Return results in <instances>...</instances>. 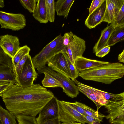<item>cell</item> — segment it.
Instances as JSON below:
<instances>
[{"instance_id": "obj_34", "label": "cell", "mask_w": 124, "mask_h": 124, "mask_svg": "<svg viewBox=\"0 0 124 124\" xmlns=\"http://www.w3.org/2000/svg\"><path fill=\"white\" fill-rule=\"evenodd\" d=\"M105 0H93L89 9L90 14L100 7Z\"/></svg>"}, {"instance_id": "obj_21", "label": "cell", "mask_w": 124, "mask_h": 124, "mask_svg": "<svg viewBox=\"0 0 124 124\" xmlns=\"http://www.w3.org/2000/svg\"><path fill=\"white\" fill-rule=\"evenodd\" d=\"M0 121L2 124H18L16 116L11 113L0 105Z\"/></svg>"}, {"instance_id": "obj_39", "label": "cell", "mask_w": 124, "mask_h": 124, "mask_svg": "<svg viewBox=\"0 0 124 124\" xmlns=\"http://www.w3.org/2000/svg\"><path fill=\"white\" fill-rule=\"evenodd\" d=\"M60 122L59 118L54 119L49 121L41 124H60Z\"/></svg>"}, {"instance_id": "obj_42", "label": "cell", "mask_w": 124, "mask_h": 124, "mask_svg": "<svg viewBox=\"0 0 124 124\" xmlns=\"http://www.w3.org/2000/svg\"><path fill=\"white\" fill-rule=\"evenodd\" d=\"M60 124H75V122L74 123H60Z\"/></svg>"}, {"instance_id": "obj_40", "label": "cell", "mask_w": 124, "mask_h": 124, "mask_svg": "<svg viewBox=\"0 0 124 124\" xmlns=\"http://www.w3.org/2000/svg\"><path fill=\"white\" fill-rule=\"evenodd\" d=\"M118 59L119 61L123 63H124V50L119 55Z\"/></svg>"}, {"instance_id": "obj_17", "label": "cell", "mask_w": 124, "mask_h": 124, "mask_svg": "<svg viewBox=\"0 0 124 124\" xmlns=\"http://www.w3.org/2000/svg\"><path fill=\"white\" fill-rule=\"evenodd\" d=\"M115 28L114 25L112 23L102 31L99 39L93 48V53H96L106 46L110 37Z\"/></svg>"}, {"instance_id": "obj_24", "label": "cell", "mask_w": 124, "mask_h": 124, "mask_svg": "<svg viewBox=\"0 0 124 124\" xmlns=\"http://www.w3.org/2000/svg\"><path fill=\"white\" fill-rule=\"evenodd\" d=\"M95 91L102 94L106 101V104L109 102L124 99V92L120 93L114 94L99 90L93 87Z\"/></svg>"}, {"instance_id": "obj_30", "label": "cell", "mask_w": 124, "mask_h": 124, "mask_svg": "<svg viewBox=\"0 0 124 124\" xmlns=\"http://www.w3.org/2000/svg\"><path fill=\"white\" fill-rule=\"evenodd\" d=\"M66 59L68 67L70 72L71 79L73 80L76 79L79 76V71L72 63L66 54L63 53Z\"/></svg>"}, {"instance_id": "obj_1", "label": "cell", "mask_w": 124, "mask_h": 124, "mask_svg": "<svg viewBox=\"0 0 124 124\" xmlns=\"http://www.w3.org/2000/svg\"><path fill=\"white\" fill-rule=\"evenodd\" d=\"M54 96L51 91L39 84L23 87L13 83L2 97L6 109L11 114L35 117Z\"/></svg>"}, {"instance_id": "obj_15", "label": "cell", "mask_w": 124, "mask_h": 124, "mask_svg": "<svg viewBox=\"0 0 124 124\" xmlns=\"http://www.w3.org/2000/svg\"><path fill=\"white\" fill-rule=\"evenodd\" d=\"M106 0L102 5L91 13L85 20V25L88 28H94L102 22L106 9Z\"/></svg>"}, {"instance_id": "obj_6", "label": "cell", "mask_w": 124, "mask_h": 124, "mask_svg": "<svg viewBox=\"0 0 124 124\" xmlns=\"http://www.w3.org/2000/svg\"><path fill=\"white\" fill-rule=\"evenodd\" d=\"M59 118L64 123L78 122L83 124L87 123L84 116L67 104L65 101L58 100Z\"/></svg>"}, {"instance_id": "obj_44", "label": "cell", "mask_w": 124, "mask_h": 124, "mask_svg": "<svg viewBox=\"0 0 124 124\" xmlns=\"http://www.w3.org/2000/svg\"><path fill=\"white\" fill-rule=\"evenodd\" d=\"M1 38V35H0V41Z\"/></svg>"}, {"instance_id": "obj_10", "label": "cell", "mask_w": 124, "mask_h": 124, "mask_svg": "<svg viewBox=\"0 0 124 124\" xmlns=\"http://www.w3.org/2000/svg\"><path fill=\"white\" fill-rule=\"evenodd\" d=\"M58 100L54 96L44 106L38 117L36 118L37 124H41L59 118Z\"/></svg>"}, {"instance_id": "obj_9", "label": "cell", "mask_w": 124, "mask_h": 124, "mask_svg": "<svg viewBox=\"0 0 124 124\" xmlns=\"http://www.w3.org/2000/svg\"><path fill=\"white\" fill-rule=\"evenodd\" d=\"M108 114L105 117L112 124H124V99L108 102L104 106Z\"/></svg>"}, {"instance_id": "obj_7", "label": "cell", "mask_w": 124, "mask_h": 124, "mask_svg": "<svg viewBox=\"0 0 124 124\" xmlns=\"http://www.w3.org/2000/svg\"><path fill=\"white\" fill-rule=\"evenodd\" d=\"M0 80L7 81L19 85L12 58L0 47Z\"/></svg>"}, {"instance_id": "obj_5", "label": "cell", "mask_w": 124, "mask_h": 124, "mask_svg": "<svg viewBox=\"0 0 124 124\" xmlns=\"http://www.w3.org/2000/svg\"><path fill=\"white\" fill-rule=\"evenodd\" d=\"M0 25L1 28L18 31L26 26V19L25 16L22 14L0 11Z\"/></svg>"}, {"instance_id": "obj_33", "label": "cell", "mask_w": 124, "mask_h": 124, "mask_svg": "<svg viewBox=\"0 0 124 124\" xmlns=\"http://www.w3.org/2000/svg\"><path fill=\"white\" fill-rule=\"evenodd\" d=\"M66 103L75 110L84 116L86 115L81 105V103L76 101L74 102H70L66 101Z\"/></svg>"}, {"instance_id": "obj_26", "label": "cell", "mask_w": 124, "mask_h": 124, "mask_svg": "<svg viewBox=\"0 0 124 124\" xmlns=\"http://www.w3.org/2000/svg\"><path fill=\"white\" fill-rule=\"evenodd\" d=\"M44 77L41 81L43 87L55 88L62 86L58 81L51 76L46 73H44Z\"/></svg>"}, {"instance_id": "obj_38", "label": "cell", "mask_w": 124, "mask_h": 124, "mask_svg": "<svg viewBox=\"0 0 124 124\" xmlns=\"http://www.w3.org/2000/svg\"><path fill=\"white\" fill-rule=\"evenodd\" d=\"M84 116L86 120L87 123L89 124H101L100 121L91 116L86 115Z\"/></svg>"}, {"instance_id": "obj_27", "label": "cell", "mask_w": 124, "mask_h": 124, "mask_svg": "<svg viewBox=\"0 0 124 124\" xmlns=\"http://www.w3.org/2000/svg\"><path fill=\"white\" fill-rule=\"evenodd\" d=\"M81 105L86 115L91 116L100 122H102L105 115L84 104L81 103Z\"/></svg>"}, {"instance_id": "obj_45", "label": "cell", "mask_w": 124, "mask_h": 124, "mask_svg": "<svg viewBox=\"0 0 124 124\" xmlns=\"http://www.w3.org/2000/svg\"><path fill=\"white\" fill-rule=\"evenodd\" d=\"M0 124H1V122H0Z\"/></svg>"}, {"instance_id": "obj_20", "label": "cell", "mask_w": 124, "mask_h": 124, "mask_svg": "<svg viewBox=\"0 0 124 124\" xmlns=\"http://www.w3.org/2000/svg\"><path fill=\"white\" fill-rule=\"evenodd\" d=\"M124 39V25L115 28L113 31L106 46H111Z\"/></svg>"}, {"instance_id": "obj_43", "label": "cell", "mask_w": 124, "mask_h": 124, "mask_svg": "<svg viewBox=\"0 0 124 124\" xmlns=\"http://www.w3.org/2000/svg\"><path fill=\"white\" fill-rule=\"evenodd\" d=\"M75 124H83L81 123H77V122H75Z\"/></svg>"}, {"instance_id": "obj_22", "label": "cell", "mask_w": 124, "mask_h": 124, "mask_svg": "<svg viewBox=\"0 0 124 124\" xmlns=\"http://www.w3.org/2000/svg\"><path fill=\"white\" fill-rule=\"evenodd\" d=\"M31 49L25 45L21 47L14 56L12 58L13 66L14 69L19 62L26 55L29 54Z\"/></svg>"}, {"instance_id": "obj_35", "label": "cell", "mask_w": 124, "mask_h": 124, "mask_svg": "<svg viewBox=\"0 0 124 124\" xmlns=\"http://www.w3.org/2000/svg\"><path fill=\"white\" fill-rule=\"evenodd\" d=\"M74 34L71 32L65 33L63 36V44L64 48L66 47L72 39Z\"/></svg>"}, {"instance_id": "obj_11", "label": "cell", "mask_w": 124, "mask_h": 124, "mask_svg": "<svg viewBox=\"0 0 124 124\" xmlns=\"http://www.w3.org/2000/svg\"><path fill=\"white\" fill-rule=\"evenodd\" d=\"M86 48L85 41L83 39L74 34L68 45L64 48L66 53L72 63L78 57L82 56Z\"/></svg>"}, {"instance_id": "obj_3", "label": "cell", "mask_w": 124, "mask_h": 124, "mask_svg": "<svg viewBox=\"0 0 124 124\" xmlns=\"http://www.w3.org/2000/svg\"><path fill=\"white\" fill-rule=\"evenodd\" d=\"M63 36L59 35L32 58L35 69L46 66L47 60L56 54L62 52L65 53L63 44Z\"/></svg>"}, {"instance_id": "obj_8", "label": "cell", "mask_w": 124, "mask_h": 124, "mask_svg": "<svg viewBox=\"0 0 124 124\" xmlns=\"http://www.w3.org/2000/svg\"><path fill=\"white\" fill-rule=\"evenodd\" d=\"M35 69L32 58L29 55L21 72L17 77L19 86L27 87L33 85L34 82L38 76Z\"/></svg>"}, {"instance_id": "obj_32", "label": "cell", "mask_w": 124, "mask_h": 124, "mask_svg": "<svg viewBox=\"0 0 124 124\" xmlns=\"http://www.w3.org/2000/svg\"><path fill=\"white\" fill-rule=\"evenodd\" d=\"M29 55V54L25 55L19 62L15 68V71L17 77L21 72Z\"/></svg>"}, {"instance_id": "obj_2", "label": "cell", "mask_w": 124, "mask_h": 124, "mask_svg": "<svg viewBox=\"0 0 124 124\" xmlns=\"http://www.w3.org/2000/svg\"><path fill=\"white\" fill-rule=\"evenodd\" d=\"M124 75V66L118 62L110 63L80 72L79 76L83 79L109 84L120 79Z\"/></svg>"}, {"instance_id": "obj_28", "label": "cell", "mask_w": 124, "mask_h": 124, "mask_svg": "<svg viewBox=\"0 0 124 124\" xmlns=\"http://www.w3.org/2000/svg\"><path fill=\"white\" fill-rule=\"evenodd\" d=\"M18 124H37L36 117L19 115H16Z\"/></svg>"}, {"instance_id": "obj_18", "label": "cell", "mask_w": 124, "mask_h": 124, "mask_svg": "<svg viewBox=\"0 0 124 124\" xmlns=\"http://www.w3.org/2000/svg\"><path fill=\"white\" fill-rule=\"evenodd\" d=\"M74 0H58L55 2V11L59 16L67 18Z\"/></svg>"}, {"instance_id": "obj_16", "label": "cell", "mask_w": 124, "mask_h": 124, "mask_svg": "<svg viewBox=\"0 0 124 124\" xmlns=\"http://www.w3.org/2000/svg\"><path fill=\"white\" fill-rule=\"evenodd\" d=\"M109 63L108 62L90 59L82 56L78 57L76 59L74 65L79 72H80L86 70Z\"/></svg>"}, {"instance_id": "obj_12", "label": "cell", "mask_w": 124, "mask_h": 124, "mask_svg": "<svg viewBox=\"0 0 124 124\" xmlns=\"http://www.w3.org/2000/svg\"><path fill=\"white\" fill-rule=\"evenodd\" d=\"M63 53L55 55L47 60L48 67L54 71L71 79V77L67 62Z\"/></svg>"}, {"instance_id": "obj_23", "label": "cell", "mask_w": 124, "mask_h": 124, "mask_svg": "<svg viewBox=\"0 0 124 124\" xmlns=\"http://www.w3.org/2000/svg\"><path fill=\"white\" fill-rule=\"evenodd\" d=\"M46 15L48 21L54 22L55 19V9L54 0H45Z\"/></svg>"}, {"instance_id": "obj_36", "label": "cell", "mask_w": 124, "mask_h": 124, "mask_svg": "<svg viewBox=\"0 0 124 124\" xmlns=\"http://www.w3.org/2000/svg\"><path fill=\"white\" fill-rule=\"evenodd\" d=\"M13 83L8 81L0 80V96L2 97L4 91Z\"/></svg>"}, {"instance_id": "obj_4", "label": "cell", "mask_w": 124, "mask_h": 124, "mask_svg": "<svg viewBox=\"0 0 124 124\" xmlns=\"http://www.w3.org/2000/svg\"><path fill=\"white\" fill-rule=\"evenodd\" d=\"M37 70L39 74L46 73L57 80L61 85L63 92L68 96L72 98H76L79 94L75 83L69 77L54 71L46 66L37 68Z\"/></svg>"}, {"instance_id": "obj_37", "label": "cell", "mask_w": 124, "mask_h": 124, "mask_svg": "<svg viewBox=\"0 0 124 124\" xmlns=\"http://www.w3.org/2000/svg\"><path fill=\"white\" fill-rule=\"evenodd\" d=\"M110 46H106L95 53L97 56L102 58L107 54L110 51Z\"/></svg>"}, {"instance_id": "obj_31", "label": "cell", "mask_w": 124, "mask_h": 124, "mask_svg": "<svg viewBox=\"0 0 124 124\" xmlns=\"http://www.w3.org/2000/svg\"><path fill=\"white\" fill-rule=\"evenodd\" d=\"M37 0H19V1L24 8L30 13H33L36 8Z\"/></svg>"}, {"instance_id": "obj_19", "label": "cell", "mask_w": 124, "mask_h": 124, "mask_svg": "<svg viewBox=\"0 0 124 124\" xmlns=\"http://www.w3.org/2000/svg\"><path fill=\"white\" fill-rule=\"evenodd\" d=\"M35 19L40 23L46 24L48 21L46 13L45 0H38L36 8L33 13Z\"/></svg>"}, {"instance_id": "obj_29", "label": "cell", "mask_w": 124, "mask_h": 124, "mask_svg": "<svg viewBox=\"0 0 124 124\" xmlns=\"http://www.w3.org/2000/svg\"><path fill=\"white\" fill-rule=\"evenodd\" d=\"M112 23L115 28L124 25V2L122 4L116 18Z\"/></svg>"}, {"instance_id": "obj_41", "label": "cell", "mask_w": 124, "mask_h": 124, "mask_svg": "<svg viewBox=\"0 0 124 124\" xmlns=\"http://www.w3.org/2000/svg\"><path fill=\"white\" fill-rule=\"evenodd\" d=\"M4 2V0H0V7L3 8L5 6Z\"/></svg>"}, {"instance_id": "obj_25", "label": "cell", "mask_w": 124, "mask_h": 124, "mask_svg": "<svg viewBox=\"0 0 124 124\" xmlns=\"http://www.w3.org/2000/svg\"><path fill=\"white\" fill-rule=\"evenodd\" d=\"M87 97L95 104L98 111L101 107L104 106L106 104V101L102 94L95 91Z\"/></svg>"}, {"instance_id": "obj_13", "label": "cell", "mask_w": 124, "mask_h": 124, "mask_svg": "<svg viewBox=\"0 0 124 124\" xmlns=\"http://www.w3.org/2000/svg\"><path fill=\"white\" fill-rule=\"evenodd\" d=\"M18 37L6 34L1 35L0 47L3 51L11 58L20 48Z\"/></svg>"}, {"instance_id": "obj_14", "label": "cell", "mask_w": 124, "mask_h": 124, "mask_svg": "<svg viewBox=\"0 0 124 124\" xmlns=\"http://www.w3.org/2000/svg\"><path fill=\"white\" fill-rule=\"evenodd\" d=\"M106 6L102 22L111 24L114 21L124 0H106Z\"/></svg>"}]
</instances>
